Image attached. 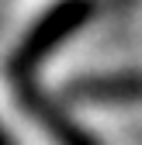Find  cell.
<instances>
[{
  "label": "cell",
  "mask_w": 142,
  "mask_h": 145,
  "mask_svg": "<svg viewBox=\"0 0 142 145\" xmlns=\"http://www.w3.org/2000/svg\"><path fill=\"white\" fill-rule=\"evenodd\" d=\"M94 93L101 97H142V80L139 76H121V80H104L94 83Z\"/></svg>",
  "instance_id": "3957f363"
},
{
  "label": "cell",
  "mask_w": 142,
  "mask_h": 145,
  "mask_svg": "<svg viewBox=\"0 0 142 145\" xmlns=\"http://www.w3.org/2000/svg\"><path fill=\"white\" fill-rule=\"evenodd\" d=\"M35 111H38V118H42V124L52 131V138H56L59 145H94L90 138H87L76 124H69L62 114H56V111H45L42 104H35Z\"/></svg>",
  "instance_id": "7a4b0ae2"
},
{
  "label": "cell",
  "mask_w": 142,
  "mask_h": 145,
  "mask_svg": "<svg viewBox=\"0 0 142 145\" xmlns=\"http://www.w3.org/2000/svg\"><path fill=\"white\" fill-rule=\"evenodd\" d=\"M87 14H90V4H83V0H66V4H59L49 17H42L38 28L28 35V42L21 45V52H17V66L28 69L35 62H42L59 42H66L69 35L87 21Z\"/></svg>",
  "instance_id": "6da1fadb"
},
{
  "label": "cell",
  "mask_w": 142,
  "mask_h": 145,
  "mask_svg": "<svg viewBox=\"0 0 142 145\" xmlns=\"http://www.w3.org/2000/svg\"><path fill=\"white\" fill-rule=\"evenodd\" d=\"M0 145H11V142H7V135H4V131H0Z\"/></svg>",
  "instance_id": "277c9868"
}]
</instances>
